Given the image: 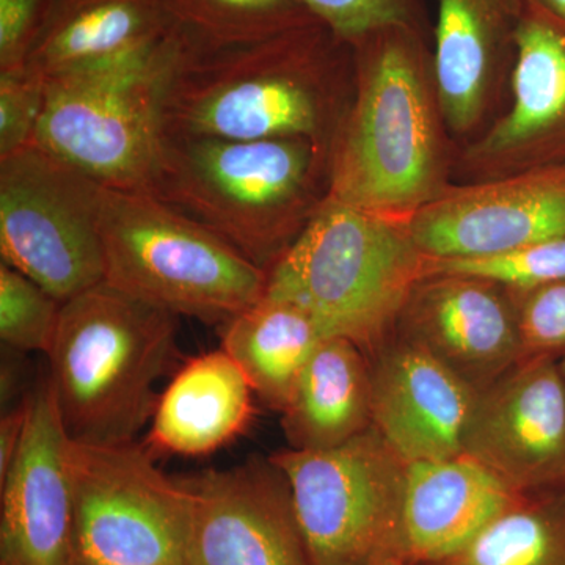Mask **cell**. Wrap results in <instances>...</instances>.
<instances>
[{
  "instance_id": "7",
  "label": "cell",
  "mask_w": 565,
  "mask_h": 565,
  "mask_svg": "<svg viewBox=\"0 0 565 565\" xmlns=\"http://www.w3.org/2000/svg\"><path fill=\"white\" fill-rule=\"evenodd\" d=\"M352 43L366 50L364 85L333 152L329 195L371 212L411 206L433 172L412 28L379 29Z\"/></svg>"
},
{
  "instance_id": "3",
  "label": "cell",
  "mask_w": 565,
  "mask_h": 565,
  "mask_svg": "<svg viewBox=\"0 0 565 565\" xmlns=\"http://www.w3.org/2000/svg\"><path fill=\"white\" fill-rule=\"evenodd\" d=\"M422 255L381 215L329 195L267 270L264 294L296 305L323 337L352 341L371 359L392 338Z\"/></svg>"
},
{
  "instance_id": "9",
  "label": "cell",
  "mask_w": 565,
  "mask_h": 565,
  "mask_svg": "<svg viewBox=\"0 0 565 565\" xmlns=\"http://www.w3.org/2000/svg\"><path fill=\"white\" fill-rule=\"evenodd\" d=\"M76 565H188L191 494L141 444L71 441Z\"/></svg>"
},
{
  "instance_id": "26",
  "label": "cell",
  "mask_w": 565,
  "mask_h": 565,
  "mask_svg": "<svg viewBox=\"0 0 565 565\" xmlns=\"http://www.w3.org/2000/svg\"><path fill=\"white\" fill-rule=\"evenodd\" d=\"M62 300L28 275L0 264V340L14 351H51L61 321Z\"/></svg>"
},
{
  "instance_id": "31",
  "label": "cell",
  "mask_w": 565,
  "mask_h": 565,
  "mask_svg": "<svg viewBox=\"0 0 565 565\" xmlns=\"http://www.w3.org/2000/svg\"><path fill=\"white\" fill-rule=\"evenodd\" d=\"M54 0H0V71L22 68Z\"/></svg>"
},
{
  "instance_id": "14",
  "label": "cell",
  "mask_w": 565,
  "mask_h": 565,
  "mask_svg": "<svg viewBox=\"0 0 565 565\" xmlns=\"http://www.w3.org/2000/svg\"><path fill=\"white\" fill-rule=\"evenodd\" d=\"M371 424L407 463L463 452L478 392L423 345L394 334L371 356Z\"/></svg>"
},
{
  "instance_id": "28",
  "label": "cell",
  "mask_w": 565,
  "mask_h": 565,
  "mask_svg": "<svg viewBox=\"0 0 565 565\" xmlns=\"http://www.w3.org/2000/svg\"><path fill=\"white\" fill-rule=\"evenodd\" d=\"M46 79L28 66L0 71V159L35 145Z\"/></svg>"
},
{
  "instance_id": "15",
  "label": "cell",
  "mask_w": 565,
  "mask_h": 565,
  "mask_svg": "<svg viewBox=\"0 0 565 565\" xmlns=\"http://www.w3.org/2000/svg\"><path fill=\"white\" fill-rule=\"evenodd\" d=\"M440 275L444 280L418 292L412 307L404 305L399 337L423 345L482 392L526 356L520 316L492 289V281Z\"/></svg>"
},
{
  "instance_id": "32",
  "label": "cell",
  "mask_w": 565,
  "mask_h": 565,
  "mask_svg": "<svg viewBox=\"0 0 565 565\" xmlns=\"http://www.w3.org/2000/svg\"><path fill=\"white\" fill-rule=\"evenodd\" d=\"M29 418V393L21 403L7 408L0 419V479L9 473L14 457L24 440Z\"/></svg>"
},
{
  "instance_id": "27",
  "label": "cell",
  "mask_w": 565,
  "mask_h": 565,
  "mask_svg": "<svg viewBox=\"0 0 565 565\" xmlns=\"http://www.w3.org/2000/svg\"><path fill=\"white\" fill-rule=\"evenodd\" d=\"M438 274L463 275L511 286L520 291H537L565 281V236L526 245L519 250L487 258L434 262Z\"/></svg>"
},
{
  "instance_id": "10",
  "label": "cell",
  "mask_w": 565,
  "mask_h": 565,
  "mask_svg": "<svg viewBox=\"0 0 565 565\" xmlns=\"http://www.w3.org/2000/svg\"><path fill=\"white\" fill-rule=\"evenodd\" d=\"M98 182L39 145L0 159V253L65 302L104 281Z\"/></svg>"
},
{
  "instance_id": "12",
  "label": "cell",
  "mask_w": 565,
  "mask_h": 565,
  "mask_svg": "<svg viewBox=\"0 0 565 565\" xmlns=\"http://www.w3.org/2000/svg\"><path fill=\"white\" fill-rule=\"evenodd\" d=\"M188 565H311L291 490L270 457L182 478Z\"/></svg>"
},
{
  "instance_id": "19",
  "label": "cell",
  "mask_w": 565,
  "mask_h": 565,
  "mask_svg": "<svg viewBox=\"0 0 565 565\" xmlns=\"http://www.w3.org/2000/svg\"><path fill=\"white\" fill-rule=\"evenodd\" d=\"M172 32L162 0H54L25 66L50 79L137 54Z\"/></svg>"
},
{
  "instance_id": "2",
  "label": "cell",
  "mask_w": 565,
  "mask_h": 565,
  "mask_svg": "<svg viewBox=\"0 0 565 565\" xmlns=\"http://www.w3.org/2000/svg\"><path fill=\"white\" fill-rule=\"evenodd\" d=\"M178 316L102 281L62 305L50 382L74 444L136 441L158 404L156 385L177 373Z\"/></svg>"
},
{
  "instance_id": "34",
  "label": "cell",
  "mask_w": 565,
  "mask_h": 565,
  "mask_svg": "<svg viewBox=\"0 0 565 565\" xmlns=\"http://www.w3.org/2000/svg\"><path fill=\"white\" fill-rule=\"evenodd\" d=\"M546 10L552 11L559 20L565 21V0H537Z\"/></svg>"
},
{
  "instance_id": "35",
  "label": "cell",
  "mask_w": 565,
  "mask_h": 565,
  "mask_svg": "<svg viewBox=\"0 0 565 565\" xmlns=\"http://www.w3.org/2000/svg\"><path fill=\"white\" fill-rule=\"evenodd\" d=\"M559 364H561V373H563L564 384H565V352L559 355Z\"/></svg>"
},
{
  "instance_id": "6",
  "label": "cell",
  "mask_w": 565,
  "mask_h": 565,
  "mask_svg": "<svg viewBox=\"0 0 565 565\" xmlns=\"http://www.w3.org/2000/svg\"><path fill=\"white\" fill-rule=\"evenodd\" d=\"M104 281L162 308L222 326L262 299L267 270L147 192H104Z\"/></svg>"
},
{
  "instance_id": "4",
  "label": "cell",
  "mask_w": 565,
  "mask_h": 565,
  "mask_svg": "<svg viewBox=\"0 0 565 565\" xmlns=\"http://www.w3.org/2000/svg\"><path fill=\"white\" fill-rule=\"evenodd\" d=\"M315 140H166L151 195L269 270L313 215ZM316 212V211H311Z\"/></svg>"
},
{
  "instance_id": "11",
  "label": "cell",
  "mask_w": 565,
  "mask_h": 565,
  "mask_svg": "<svg viewBox=\"0 0 565 565\" xmlns=\"http://www.w3.org/2000/svg\"><path fill=\"white\" fill-rule=\"evenodd\" d=\"M463 452L515 493L565 487L559 355H526L478 393Z\"/></svg>"
},
{
  "instance_id": "17",
  "label": "cell",
  "mask_w": 565,
  "mask_h": 565,
  "mask_svg": "<svg viewBox=\"0 0 565 565\" xmlns=\"http://www.w3.org/2000/svg\"><path fill=\"white\" fill-rule=\"evenodd\" d=\"M520 494L465 452L408 463L401 553L411 565L444 559L503 514Z\"/></svg>"
},
{
  "instance_id": "13",
  "label": "cell",
  "mask_w": 565,
  "mask_h": 565,
  "mask_svg": "<svg viewBox=\"0 0 565 565\" xmlns=\"http://www.w3.org/2000/svg\"><path fill=\"white\" fill-rule=\"evenodd\" d=\"M71 440L50 377L29 393L24 440L0 479V565H76Z\"/></svg>"
},
{
  "instance_id": "25",
  "label": "cell",
  "mask_w": 565,
  "mask_h": 565,
  "mask_svg": "<svg viewBox=\"0 0 565 565\" xmlns=\"http://www.w3.org/2000/svg\"><path fill=\"white\" fill-rule=\"evenodd\" d=\"M173 32L193 50L255 43L316 21L300 0H162Z\"/></svg>"
},
{
  "instance_id": "5",
  "label": "cell",
  "mask_w": 565,
  "mask_h": 565,
  "mask_svg": "<svg viewBox=\"0 0 565 565\" xmlns=\"http://www.w3.org/2000/svg\"><path fill=\"white\" fill-rule=\"evenodd\" d=\"M177 33L148 50L46 79L35 145L107 191L151 193L163 145V84Z\"/></svg>"
},
{
  "instance_id": "21",
  "label": "cell",
  "mask_w": 565,
  "mask_h": 565,
  "mask_svg": "<svg viewBox=\"0 0 565 565\" xmlns=\"http://www.w3.org/2000/svg\"><path fill=\"white\" fill-rule=\"evenodd\" d=\"M522 0H438L435 74L446 117L473 120L498 44L515 39Z\"/></svg>"
},
{
  "instance_id": "8",
  "label": "cell",
  "mask_w": 565,
  "mask_h": 565,
  "mask_svg": "<svg viewBox=\"0 0 565 565\" xmlns=\"http://www.w3.org/2000/svg\"><path fill=\"white\" fill-rule=\"evenodd\" d=\"M269 457L288 481L311 565H366L399 550L408 463L374 426L334 448Z\"/></svg>"
},
{
  "instance_id": "24",
  "label": "cell",
  "mask_w": 565,
  "mask_h": 565,
  "mask_svg": "<svg viewBox=\"0 0 565 565\" xmlns=\"http://www.w3.org/2000/svg\"><path fill=\"white\" fill-rule=\"evenodd\" d=\"M419 565H565V487L520 494L462 548Z\"/></svg>"
},
{
  "instance_id": "33",
  "label": "cell",
  "mask_w": 565,
  "mask_h": 565,
  "mask_svg": "<svg viewBox=\"0 0 565 565\" xmlns=\"http://www.w3.org/2000/svg\"><path fill=\"white\" fill-rule=\"evenodd\" d=\"M366 565H411L397 548L381 550Z\"/></svg>"
},
{
  "instance_id": "20",
  "label": "cell",
  "mask_w": 565,
  "mask_h": 565,
  "mask_svg": "<svg viewBox=\"0 0 565 565\" xmlns=\"http://www.w3.org/2000/svg\"><path fill=\"white\" fill-rule=\"evenodd\" d=\"M289 448L318 451L362 434L371 424L370 360L344 338H323L281 408Z\"/></svg>"
},
{
  "instance_id": "16",
  "label": "cell",
  "mask_w": 565,
  "mask_h": 565,
  "mask_svg": "<svg viewBox=\"0 0 565 565\" xmlns=\"http://www.w3.org/2000/svg\"><path fill=\"white\" fill-rule=\"evenodd\" d=\"M433 262L487 258L565 236V184L537 178L463 193L434 204L412 225Z\"/></svg>"
},
{
  "instance_id": "1",
  "label": "cell",
  "mask_w": 565,
  "mask_h": 565,
  "mask_svg": "<svg viewBox=\"0 0 565 565\" xmlns=\"http://www.w3.org/2000/svg\"><path fill=\"white\" fill-rule=\"evenodd\" d=\"M349 44L319 21L215 50L182 41L163 84V139L316 141L329 114L319 84Z\"/></svg>"
},
{
  "instance_id": "18",
  "label": "cell",
  "mask_w": 565,
  "mask_h": 565,
  "mask_svg": "<svg viewBox=\"0 0 565 565\" xmlns=\"http://www.w3.org/2000/svg\"><path fill=\"white\" fill-rule=\"evenodd\" d=\"M253 386L223 349L192 356L159 394L143 445L152 456L212 455L250 426Z\"/></svg>"
},
{
  "instance_id": "22",
  "label": "cell",
  "mask_w": 565,
  "mask_h": 565,
  "mask_svg": "<svg viewBox=\"0 0 565 565\" xmlns=\"http://www.w3.org/2000/svg\"><path fill=\"white\" fill-rule=\"evenodd\" d=\"M221 337V348L243 367L256 396L278 412L326 338L303 310L267 294L222 323Z\"/></svg>"
},
{
  "instance_id": "29",
  "label": "cell",
  "mask_w": 565,
  "mask_h": 565,
  "mask_svg": "<svg viewBox=\"0 0 565 565\" xmlns=\"http://www.w3.org/2000/svg\"><path fill=\"white\" fill-rule=\"evenodd\" d=\"M316 21L349 43L360 36L392 28H414V0H300Z\"/></svg>"
},
{
  "instance_id": "23",
  "label": "cell",
  "mask_w": 565,
  "mask_h": 565,
  "mask_svg": "<svg viewBox=\"0 0 565 565\" xmlns=\"http://www.w3.org/2000/svg\"><path fill=\"white\" fill-rule=\"evenodd\" d=\"M565 114V21L527 0L515 36L514 107L493 136L508 147L544 131Z\"/></svg>"
},
{
  "instance_id": "30",
  "label": "cell",
  "mask_w": 565,
  "mask_h": 565,
  "mask_svg": "<svg viewBox=\"0 0 565 565\" xmlns=\"http://www.w3.org/2000/svg\"><path fill=\"white\" fill-rule=\"evenodd\" d=\"M519 316L526 355L565 352V281L531 292Z\"/></svg>"
}]
</instances>
